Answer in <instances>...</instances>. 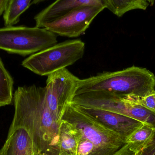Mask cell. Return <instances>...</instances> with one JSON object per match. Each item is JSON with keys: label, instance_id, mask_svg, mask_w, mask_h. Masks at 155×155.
<instances>
[{"label": "cell", "instance_id": "cell-9", "mask_svg": "<svg viewBox=\"0 0 155 155\" xmlns=\"http://www.w3.org/2000/svg\"><path fill=\"white\" fill-rule=\"evenodd\" d=\"M88 5H97L108 9V0H55L35 16V26L41 27L48 22L75 8Z\"/></svg>", "mask_w": 155, "mask_h": 155}, {"label": "cell", "instance_id": "cell-18", "mask_svg": "<svg viewBox=\"0 0 155 155\" xmlns=\"http://www.w3.org/2000/svg\"><path fill=\"white\" fill-rule=\"evenodd\" d=\"M140 155H155V146H147L140 152Z\"/></svg>", "mask_w": 155, "mask_h": 155}, {"label": "cell", "instance_id": "cell-24", "mask_svg": "<svg viewBox=\"0 0 155 155\" xmlns=\"http://www.w3.org/2000/svg\"><path fill=\"white\" fill-rule=\"evenodd\" d=\"M34 155H35V154H34Z\"/></svg>", "mask_w": 155, "mask_h": 155}, {"label": "cell", "instance_id": "cell-6", "mask_svg": "<svg viewBox=\"0 0 155 155\" xmlns=\"http://www.w3.org/2000/svg\"><path fill=\"white\" fill-rule=\"evenodd\" d=\"M80 80L67 68L48 75L45 87L46 100L50 110L59 120H62L71 104Z\"/></svg>", "mask_w": 155, "mask_h": 155}, {"label": "cell", "instance_id": "cell-3", "mask_svg": "<svg viewBox=\"0 0 155 155\" xmlns=\"http://www.w3.org/2000/svg\"><path fill=\"white\" fill-rule=\"evenodd\" d=\"M62 120L71 124L75 130L77 155H114L127 144L117 134L94 121L72 103Z\"/></svg>", "mask_w": 155, "mask_h": 155}, {"label": "cell", "instance_id": "cell-13", "mask_svg": "<svg viewBox=\"0 0 155 155\" xmlns=\"http://www.w3.org/2000/svg\"><path fill=\"white\" fill-rule=\"evenodd\" d=\"M14 80L0 57V107L11 104L13 100Z\"/></svg>", "mask_w": 155, "mask_h": 155}, {"label": "cell", "instance_id": "cell-15", "mask_svg": "<svg viewBox=\"0 0 155 155\" xmlns=\"http://www.w3.org/2000/svg\"><path fill=\"white\" fill-rule=\"evenodd\" d=\"M109 10L118 17L134 10L145 11L149 4L147 0H108Z\"/></svg>", "mask_w": 155, "mask_h": 155}, {"label": "cell", "instance_id": "cell-14", "mask_svg": "<svg viewBox=\"0 0 155 155\" xmlns=\"http://www.w3.org/2000/svg\"><path fill=\"white\" fill-rule=\"evenodd\" d=\"M154 129L143 124L128 138L127 143L134 154L141 152L147 145L152 137Z\"/></svg>", "mask_w": 155, "mask_h": 155}, {"label": "cell", "instance_id": "cell-12", "mask_svg": "<svg viewBox=\"0 0 155 155\" xmlns=\"http://www.w3.org/2000/svg\"><path fill=\"white\" fill-rule=\"evenodd\" d=\"M33 0H9L3 13L5 27L14 26L20 21V16L31 5Z\"/></svg>", "mask_w": 155, "mask_h": 155}, {"label": "cell", "instance_id": "cell-2", "mask_svg": "<svg viewBox=\"0 0 155 155\" xmlns=\"http://www.w3.org/2000/svg\"><path fill=\"white\" fill-rule=\"evenodd\" d=\"M94 91H108L134 102L155 92V76L146 68L135 66L106 72L80 79L75 95Z\"/></svg>", "mask_w": 155, "mask_h": 155}, {"label": "cell", "instance_id": "cell-1", "mask_svg": "<svg viewBox=\"0 0 155 155\" xmlns=\"http://www.w3.org/2000/svg\"><path fill=\"white\" fill-rule=\"evenodd\" d=\"M15 113L9 129L25 128L31 137L34 154L59 155V120L49 108L45 87H19L13 96Z\"/></svg>", "mask_w": 155, "mask_h": 155}, {"label": "cell", "instance_id": "cell-10", "mask_svg": "<svg viewBox=\"0 0 155 155\" xmlns=\"http://www.w3.org/2000/svg\"><path fill=\"white\" fill-rule=\"evenodd\" d=\"M31 137L26 129H9L7 139L0 149V155H34Z\"/></svg>", "mask_w": 155, "mask_h": 155}, {"label": "cell", "instance_id": "cell-22", "mask_svg": "<svg viewBox=\"0 0 155 155\" xmlns=\"http://www.w3.org/2000/svg\"><path fill=\"white\" fill-rule=\"evenodd\" d=\"M147 1L149 3V5H150L151 6H153V5L155 2V0H147Z\"/></svg>", "mask_w": 155, "mask_h": 155}, {"label": "cell", "instance_id": "cell-16", "mask_svg": "<svg viewBox=\"0 0 155 155\" xmlns=\"http://www.w3.org/2000/svg\"><path fill=\"white\" fill-rule=\"evenodd\" d=\"M133 102L141 105L145 108L155 114V92L141 99Z\"/></svg>", "mask_w": 155, "mask_h": 155}, {"label": "cell", "instance_id": "cell-5", "mask_svg": "<svg viewBox=\"0 0 155 155\" xmlns=\"http://www.w3.org/2000/svg\"><path fill=\"white\" fill-rule=\"evenodd\" d=\"M57 35L44 28L21 25L0 28V50L22 56L56 44Z\"/></svg>", "mask_w": 155, "mask_h": 155}, {"label": "cell", "instance_id": "cell-21", "mask_svg": "<svg viewBox=\"0 0 155 155\" xmlns=\"http://www.w3.org/2000/svg\"><path fill=\"white\" fill-rule=\"evenodd\" d=\"M45 1H47V0H33L31 3V5L39 4L40 3L42 2Z\"/></svg>", "mask_w": 155, "mask_h": 155}, {"label": "cell", "instance_id": "cell-23", "mask_svg": "<svg viewBox=\"0 0 155 155\" xmlns=\"http://www.w3.org/2000/svg\"><path fill=\"white\" fill-rule=\"evenodd\" d=\"M135 155H140V152H139V153H137L136 154H135Z\"/></svg>", "mask_w": 155, "mask_h": 155}, {"label": "cell", "instance_id": "cell-20", "mask_svg": "<svg viewBox=\"0 0 155 155\" xmlns=\"http://www.w3.org/2000/svg\"><path fill=\"white\" fill-rule=\"evenodd\" d=\"M155 146V128L154 129L153 133L150 141L147 143V144L146 146Z\"/></svg>", "mask_w": 155, "mask_h": 155}, {"label": "cell", "instance_id": "cell-8", "mask_svg": "<svg viewBox=\"0 0 155 155\" xmlns=\"http://www.w3.org/2000/svg\"><path fill=\"white\" fill-rule=\"evenodd\" d=\"M72 104L79 111L102 126L117 134L126 143L131 135L143 124L140 121L118 113Z\"/></svg>", "mask_w": 155, "mask_h": 155}, {"label": "cell", "instance_id": "cell-19", "mask_svg": "<svg viewBox=\"0 0 155 155\" xmlns=\"http://www.w3.org/2000/svg\"><path fill=\"white\" fill-rule=\"evenodd\" d=\"M9 0H0V16L4 13Z\"/></svg>", "mask_w": 155, "mask_h": 155}, {"label": "cell", "instance_id": "cell-7", "mask_svg": "<svg viewBox=\"0 0 155 155\" xmlns=\"http://www.w3.org/2000/svg\"><path fill=\"white\" fill-rule=\"evenodd\" d=\"M105 9L101 5L81 6L43 24L40 28H45L57 35L77 37L85 32L94 19Z\"/></svg>", "mask_w": 155, "mask_h": 155}, {"label": "cell", "instance_id": "cell-11", "mask_svg": "<svg viewBox=\"0 0 155 155\" xmlns=\"http://www.w3.org/2000/svg\"><path fill=\"white\" fill-rule=\"evenodd\" d=\"M59 135V155H77V138L73 126L61 120Z\"/></svg>", "mask_w": 155, "mask_h": 155}, {"label": "cell", "instance_id": "cell-4", "mask_svg": "<svg viewBox=\"0 0 155 155\" xmlns=\"http://www.w3.org/2000/svg\"><path fill=\"white\" fill-rule=\"evenodd\" d=\"M85 44L80 40L56 44L32 54L22 62V66L41 76L51 74L72 65L83 57Z\"/></svg>", "mask_w": 155, "mask_h": 155}, {"label": "cell", "instance_id": "cell-17", "mask_svg": "<svg viewBox=\"0 0 155 155\" xmlns=\"http://www.w3.org/2000/svg\"><path fill=\"white\" fill-rule=\"evenodd\" d=\"M114 155H135V154L132 151H131L129 148V146L127 143Z\"/></svg>", "mask_w": 155, "mask_h": 155}]
</instances>
